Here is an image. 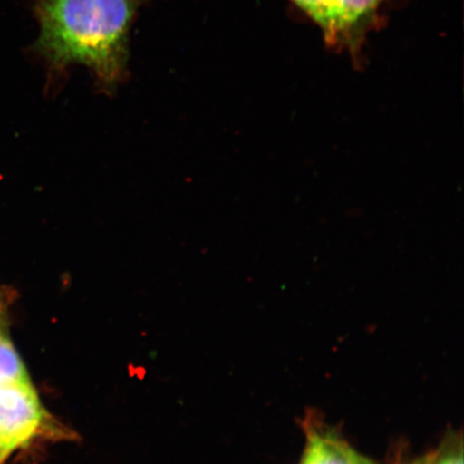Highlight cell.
I'll list each match as a JSON object with an SVG mask.
<instances>
[{
	"label": "cell",
	"instance_id": "6da1fadb",
	"mask_svg": "<svg viewBox=\"0 0 464 464\" xmlns=\"http://www.w3.org/2000/svg\"><path fill=\"white\" fill-rule=\"evenodd\" d=\"M136 5L132 0H33L40 28L33 53L53 78L82 65L98 86L112 92L129 72Z\"/></svg>",
	"mask_w": 464,
	"mask_h": 464
},
{
	"label": "cell",
	"instance_id": "7a4b0ae2",
	"mask_svg": "<svg viewBox=\"0 0 464 464\" xmlns=\"http://www.w3.org/2000/svg\"><path fill=\"white\" fill-rule=\"evenodd\" d=\"M45 416L31 381L0 384V457L4 461L43 430Z\"/></svg>",
	"mask_w": 464,
	"mask_h": 464
},
{
	"label": "cell",
	"instance_id": "3957f363",
	"mask_svg": "<svg viewBox=\"0 0 464 464\" xmlns=\"http://www.w3.org/2000/svg\"><path fill=\"white\" fill-rule=\"evenodd\" d=\"M387 0H334L335 34L332 48L350 54L361 63L370 33L381 26L382 10Z\"/></svg>",
	"mask_w": 464,
	"mask_h": 464
},
{
	"label": "cell",
	"instance_id": "277c9868",
	"mask_svg": "<svg viewBox=\"0 0 464 464\" xmlns=\"http://www.w3.org/2000/svg\"><path fill=\"white\" fill-rule=\"evenodd\" d=\"M304 464H370L334 432L309 426Z\"/></svg>",
	"mask_w": 464,
	"mask_h": 464
},
{
	"label": "cell",
	"instance_id": "5b68a950",
	"mask_svg": "<svg viewBox=\"0 0 464 464\" xmlns=\"http://www.w3.org/2000/svg\"><path fill=\"white\" fill-rule=\"evenodd\" d=\"M321 28L324 43L332 48L335 34L334 0H290Z\"/></svg>",
	"mask_w": 464,
	"mask_h": 464
},
{
	"label": "cell",
	"instance_id": "8992f818",
	"mask_svg": "<svg viewBox=\"0 0 464 464\" xmlns=\"http://www.w3.org/2000/svg\"><path fill=\"white\" fill-rule=\"evenodd\" d=\"M27 371L11 342L0 334V384L27 382Z\"/></svg>",
	"mask_w": 464,
	"mask_h": 464
},
{
	"label": "cell",
	"instance_id": "52a82bcc",
	"mask_svg": "<svg viewBox=\"0 0 464 464\" xmlns=\"http://www.w3.org/2000/svg\"><path fill=\"white\" fill-rule=\"evenodd\" d=\"M427 464H463L461 446L458 449H456V446L444 449L437 455L428 456Z\"/></svg>",
	"mask_w": 464,
	"mask_h": 464
},
{
	"label": "cell",
	"instance_id": "ba28073f",
	"mask_svg": "<svg viewBox=\"0 0 464 464\" xmlns=\"http://www.w3.org/2000/svg\"><path fill=\"white\" fill-rule=\"evenodd\" d=\"M428 463V457L425 458V459H421L420 461H417L415 463H411V464H427Z\"/></svg>",
	"mask_w": 464,
	"mask_h": 464
},
{
	"label": "cell",
	"instance_id": "9c48e42d",
	"mask_svg": "<svg viewBox=\"0 0 464 464\" xmlns=\"http://www.w3.org/2000/svg\"><path fill=\"white\" fill-rule=\"evenodd\" d=\"M132 2H135L137 4L139 2H145V0H132Z\"/></svg>",
	"mask_w": 464,
	"mask_h": 464
},
{
	"label": "cell",
	"instance_id": "30bf717a",
	"mask_svg": "<svg viewBox=\"0 0 464 464\" xmlns=\"http://www.w3.org/2000/svg\"><path fill=\"white\" fill-rule=\"evenodd\" d=\"M4 460H3V458L0 457V464H3Z\"/></svg>",
	"mask_w": 464,
	"mask_h": 464
},
{
	"label": "cell",
	"instance_id": "8fae6325",
	"mask_svg": "<svg viewBox=\"0 0 464 464\" xmlns=\"http://www.w3.org/2000/svg\"><path fill=\"white\" fill-rule=\"evenodd\" d=\"M371 464V463H370Z\"/></svg>",
	"mask_w": 464,
	"mask_h": 464
}]
</instances>
